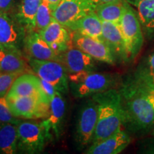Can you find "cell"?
Masks as SVG:
<instances>
[{"mask_svg": "<svg viewBox=\"0 0 154 154\" xmlns=\"http://www.w3.org/2000/svg\"><path fill=\"white\" fill-rule=\"evenodd\" d=\"M26 32L17 19L0 11V47L22 52Z\"/></svg>", "mask_w": 154, "mask_h": 154, "instance_id": "9c48e42d", "label": "cell"}, {"mask_svg": "<svg viewBox=\"0 0 154 154\" xmlns=\"http://www.w3.org/2000/svg\"><path fill=\"white\" fill-rule=\"evenodd\" d=\"M144 1H146V0H134V5L136 7L138 4H140V2H144Z\"/></svg>", "mask_w": 154, "mask_h": 154, "instance_id": "836d02e7", "label": "cell"}, {"mask_svg": "<svg viewBox=\"0 0 154 154\" xmlns=\"http://www.w3.org/2000/svg\"><path fill=\"white\" fill-rule=\"evenodd\" d=\"M131 142L129 134L122 128L109 137L92 143L86 150L87 154H118L128 147Z\"/></svg>", "mask_w": 154, "mask_h": 154, "instance_id": "9a60e30c", "label": "cell"}, {"mask_svg": "<svg viewBox=\"0 0 154 154\" xmlns=\"http://www.w3.org/2000/svg\"><path fill=\"white\" fill-rule=\"evenodd\" d=\"M38 96L43 101L51 103V100L44 91L41 79L32 73H24L17 77L9 88L6 97Z\"/></svg>", "mask_w": 154, "mask_h": 154, "instance_id": "7c38bea8", "label": "cell"}, {"mask_svg": "<svg viewBox=\"0 0 154 154\" xmlns=\"http://www.w3.org/2000/svg\"><path fill=\"white\" fill-rule=\"evenodd\" d=\"M91 97L98 104L97 124L92 143L120 130L124 122V112L119 89L111 88Z\"/></svg>", "mask_w": 154, "mask_h": 154, "instance_id": "7a4b0ae2", "label": "cell"}, {"mask_svg": "<svg viewBox=\"0 0 154 154\" xmlns=\"http://www.w3.org/2000/svg\"><path fill=\"white\" fill-rule=\"evenodd\" d=\"M98 119V104L90 97L83 105L79 114L75 137L80 146L91 143Z\"/></svg>", "mask_w": 154, "mask_h": 154, "instance_id": "ba28073f", "label": "cell"}, {"mask_svg": "<svg viewBox=\"0 0 154 154\" xmlns=\"http://www.w3.org/2000/svg\"><path fill=\"white\" fill-rule=\"evenodd\" d=\"M18 150L25 153H41L49 141L42 122L20 121L17 124Z\"/></svg>", "mask_w": 154, "mask_h": 154, "instance_id": "8992f818", "label": "cell"}, {"mask_svg": "<svg viewBox=\"0 0 154 154\" xmlns=\"http://www.w3.org/2000/svg\"><path fill=\"white\" fill-rule=\"evenodd\" d=\"M24 47L27 52L28 57L38 60L56 61L59 62V55L44 41L38 32H33L26 34Z\"/></svg>", "mask_w": 154, "mask_h": 154, "instance_id": "ac0fdd59", "label": "cell"}, {"mask_svg": "<svg viewBox=\"0 0 154 154\" xmlns=\"http://www.w3.org/2000/svg\"><path fill=\"white\" fill-rule=\"evenodd\" d=\"M42 0H22L15 18L24 26L26 34L34 32L36 12Z\"/></svg>", "mask_w": 154, "mask_h": 154, "instance_id": "44dd1931", "label": "cell"}, {"mask_svg": "<svg viewBox=\"0 0 154 154\" xmlns=\"http://www.w3.org/2000/svg\"><path fill=\"white\" fill-rule=\"evenodd\" d=\"M53 9L45 0H42L36 12L34 32H40L53 20Z\"/></svg>", "mask_w": 154, "mask_h": 154, "instance_id": "484cf974", "label": "cell"}, {"mask_svg": "<svg viewBox=\"0 0 154 154\" xmlns=\"http://www.w3.org/2000/svg\"><path fill=\"white\" fill-rule=\"evenodd\" d=\"M126 0H117L109 2L98 4L95 12L102 22H114L119 24L126 8Z\"/></svg>", "mask_w": 154, "mask_h": 154, "instance_id": "cb8c5ba5", "label": "cell"}, {"mask_svg": "<svg viewBox=\"0 0 154 154\" xmlns=\"http://www.w3.org/2000/svg\"><path fill=\"white\" fill-rule=\"evenodd\" d=\"M7 99L11 113L16 118L46 119L49 115L50 103L38 96H17Z\"/></svg>", "mask_w": 154, "mask_h": 154, "instance_id": "52a82bcc", "label": "cell"}, {"mask_svg": "<svg viewBox=\"0 0 154 154\" xmlns=\"http://www.w3.org/2000/svg\"><path fill=\"white\" fill-rule=\"evenodd\" d=\"M29 66L22 52L0 47V73L24 74Z\"/></svg>", "mask_w": 154, "mask_h": 154, "instance_id": "ffe728a7", "label": "cell"}, {"mask_svg": "<svg viewBox=\"0 0 154 154\" xmlns=\"http://www.w3.org/2000/svg\"><path fill=\"white\" fill-rule=\"evenodd\" d=\"M140 153L154 154V136L146 138L140 140L139 145Z\"/></svg>", "mask_w": 154, "mask_h": 154, "instance_id": "f1b7e54d", "label": "cell"}, {"mask_svg": "<svg viewBox=\"0 0 154 154\" xmlns=\"http://www.w3.org/2000/svg\"><path fill=\"white\" fill-rule=\"evenodd\" d=\"M18 151L17 124L0 123V153L14 154Z\"/></svg>", "mask_w": 154, "mask_h": 154, "instance_id": "d4e9b609", "label": "cell"}, {"mask_svg": "<svg viewBox=\"0 0 154 154\" xmlns=\"http://www.w3.org/2000/svg\"><path fill=\"white\" fill-rule=\"evenodd\" d=\"M149 135L150 136H154V126H153V128H152V129H151V131H150V133L149 134Z\"/></svg>", "mask_w": 154, "mask_h": 154, "instance_id": "e575fe53", "label": "cell"}, {"mask_svg": "<svg viewBox=\"0 0 154 154\" xmlns=\"http://www.w3.org/2000/svg\"><path fill=\"white\" fill-rule=\"evenodd\" d=\"M119 24L124 39L128 61H132L140 53L145 38L138 13L128 2Z\"/></svg>", "mask_w": 154, "mask_h": 154, "instance_id": "277c9868", "label": "cell"}, {"mask_svg": "<svg viewBox=\"0 0 154 154\" xmlns=\"http://www.w3.org/2000/svg\"><path fill=\"white\" fill-rule=\"evenodd\" d=\"M69 29L103 40V23L94 11L88 13L69 26Z\"/></svg>", "mask_w": 154, "mask_h": 154, "instance_id": "d6986e66", "label": "cell"}, {"mask_svg": "<svg viewBox=\"0 0 154 154\" xmlns=\"http://www.w3.org/2000/svg\"><path fill=\"white\" fill-rule=\"evenodd\" d=\"M66 103L62 94L57 91L50 103V110L48 116L42 121L46 131L48 139H58L60 137L64 119Z\"/></svg>", "mask_w": 154, "mask_h": 154, "instance_id": "4fadbf2b", "label": "cell"}, {"mask_svg": "<svg viewBox=\"0 0 154 154\" xmlns=\"http://www.w3.org/2000/svg\"><path fill=\"white\" fill-rule=\"evenodd\" d=\"M47 2V3L49 4L50 7H51V9H53V11L57 8V7L59 5V2H60L61 0H45Z\"/></svg>", "mask_w": 154, "mask_h": 154, "instance_id": "1f68e13d", "label": "cell"}, {"mask_svg": "<svg viewBox=\"0 0 154 154\" xmlns=\"http://www.w3.org/2000/svg\"><path fill=\"white\" fill-rule=\"evenodd\" d=\"M96 6L93 0H61L53 11V18L69 28L82 17L95 11Z\"/></svg>", "mask_w": 154, "mask_h": 154, "instance_id": "30bf717a", "label": "cell"}, {"mask_svg": "<svg viewBox=\"0 0 154 154\" xmlns=\"http://www.w3.org/2000/svg\"><path fill=\"white\" fill-rule=\"evenodd\" d=\"M131 79L154 91V51L141 59Z\"/></svg>", "mask_w": 154, "mask_h": 154, "instance_id": "7402d4cb", "label": "cell"}, {"mask_svg": "<svg viewBox=\"0 0 154 154\" xmlns=\"http://www.w3.org/2000/svg\"><path fill=\"white\" fill-rule=\"evenodd\" d=\"M124 126L130 133L148 134L154 126V91L129 76L120 88Z\"/></svg>", "mask_w": 154, "mask_h": 154, "instance_id": "6da1fadb", "label": "cell"}, {"mask_svg": "<svg viewBox=\"0 0 154 154\" xmlns=\"http://www.w3.org/2000/svg\"><path fill=\"white\" fill-rule=\"evenodd\" d=\"M41 82H42V86H43L44 91H45L46 94H47V96H49L50 100L51 101V99H52L54 96L57 90L55 89V88L54 87L53 85H51V84H49V83L45 82V81L42 79H41Z\"/></svg>", "mask_w": 154, "mask_h": 154, "instance_id": "f546056e", "label": "cell"}, {"mask_svg": "<svg viewBox=\"0 0 154 154\" xmlns=\"http://www.w3.org/2000/svg\"><path fill=\"white\" fill-rule=\"evenodd\" d=\"M136 7L144 38L154 44V0H146Z\"/></svg>", "mask_w": 154, "mask_h": 154, "instance_id": "603a6c76", "label": "cell"}, {"mask_svg": "<svg viewBox=\"0 0 154 154\" xmlns=\"http://www.w3.org/2000/svg\"><path fill=\"white\" fill-rule=\"evenodd\" d=\"M66 28L55 19H53L47 27L38 32L42 38L58 55L73 45L72 35Z\"/></svg>", "mask_w": 154, "mask_h": 154, "instance_id": "2e32d148", "label": "cell"}, {"mask_svg": "<svg viewBox=\"0 0 154 154\" xmlns=\"http://www.w3.org/2000/svg\"><path fill=\"white\" fill-rule=\"evenodd\" d=\"M14 2L15 0H0V11L7 13L12 8Z\"/></svg>", "mask_w": 154, "mask_h": 154, "instance_id": "4dcf8cb0", "label": "cell"}, {"mask_svg": "<svg viewBox=\"0 0 154 154\" xmlns=\"http://www.w3.org/2000/svg\"><path fill=\"white\" fill-rule=\"evenodd\" d=\"M27 62L34 73L40 79L54 86L57 91L66 94L69 88V74L59 61L38 60L27 57Z\"/></svg>", "mask_w": 154, "mask_h": 154, "instance_id": "5b68a950", "label": "cell"}, {"mask_svg": "<svg viewBox=\"0 0 154 154\" xmlns=\"http://www.w3.org/2000/svg\"><path fill=\"white\" fill-rule=\"evenodd\" d=\"M103 39L110 48L116 60L128 61L124 37L119 24L114 22H102Z\"/></svg>", "mask_w": 154, "mask_h": 154, "instance_id": "e0dca14e", "label": "cell"}, {"mask_svg": "<svg viewBox=\"0 0 154 154\" xmlns=\"http://www.w3.org/2000/svg\"><path fill=\"white\" fill-rule=\"evenodd\" d=\"M22 120L16 118L11 113L6 96H0V123H11L18 124Z\"/></svg>", "mask_w": 154, "mask_h": 154, "instance_id": "4316f807", "label": "cell"}, {"mask_svg": "<svg viewBox=\"0 0 154 154\" xmlns=\"http://www.w3.org/2000/svg\"><path fill=\"white\" fill-rule=\"evenodd\" d=\"M69 87L75 97H91L94 94L117 88L121 85L119 74L110 73L82 72L69 74Z\"/></svg>", "mask_w": 154, "mask_h": 154, "instance_id": "3957f363", "label": "cell"}, {"mask_svg": "<svg viewBox=\"0 0 154 154\" xmlns=\"http://www.w3.org/2000/svg\"><path fill=\"white\" fill-rule=\"evenodd\" d=\"M73 46L87 54L96 61L114 65L116 59L107 44L103 40L74 32L72 35Z\"/></svg>", "mask_w": 154, "mask_h": 154, "instance_id": "8fae6325", "label": "cell"}, {"mask_svg": "<svg viewBox=\"0 0 154 154\" xmlns=\"http://www.w3.org/2000/svg\"><path fill=\"white\" fill-rule=\"evenodd\" d=\"M96 5L101 3H105V2H113V1H117V0H93Z\"/></svg>", "mask_w": 154, "mask_h": 154, "instance_id": "d6a6232c", "label": "cell"}, {"mask_svg": "<svg viewBox=\"0 0 154 154\" xmlns=\"http://www.w3.org/2000/svg\"><path fill=\"white\" fill-rule=\"evenodd\" d=\"M94 60L87 54L73 45L59 54V62L64 66L68 74L93 72L96 69Z\"/></svg>", "mask_w": 154, "mask_h": 154, "instance_id": "5bb4252c", "label": "cell"}, {"mask_svg": "<svg viewBox=\"0 0 154 154\" xmlns=\"http://www.w3.org/2000/svg\"><path fill=\"white\" fill-rule=\"evenodd\" d=\"M21 74L18 73H0V96L7 95L13 82Z\"/></svg>", "mask_w": 154, "mask_h": 154, "instance_id": "83f0119b", "label": "cell"}]
</instances>
